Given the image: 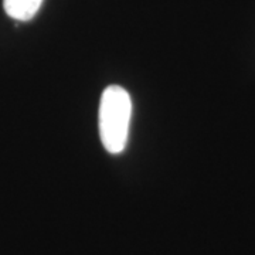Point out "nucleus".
<instances>
[{"label":"nucleus","instance_id":"1","mask_svg":"<svg viewBox=\"0 0 255 255\" xmlns=\"http://www.w3.org/2000/svg\"><path fill=\"white\" fill-rule=\"evenodd\" d=\"M132 118V100L129 92L119 87H107L100 102L101 142L111 155L125 150Z\"/></svg>","mask_w":255,"mask_h":255},{"label":"nucleus","instance_id":"2","mask_svg":"<svg viewBox=\"0 0 255 255\" xmlns=\"http://www.w3.org/2000/svg\"><path fill=\"white\" fill-rule=\"evenodd\" d=\"M43 0H3L4 11L17 21H28L41 7Z\"/></svg>","mask_w":255,"mask_h":255}]
</instances>
